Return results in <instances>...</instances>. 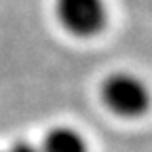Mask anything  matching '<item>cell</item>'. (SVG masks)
Wrapping results in <instances>:
<instances>
[{"label":"cell","mask_w":152,"mask_h":152,"mask_svg":"<svg viewBox=\"0 0 152 152\" xmlns=\"http://www.w3.org/2000/svg\"><path fill=\"white\" fill-rule=\"evenodd\" d=\"M57 15L70 32L91 36L104 25L107 10L103 0H57Z\"/></svg>","instance_id":"cell-2"},{"label":"cell","mask_w":152,"mask_h":152,"mask_svg":"<svg viewBox=\"0 0 152 152\" xmlns=\"http://www.w3.org/2000/svg\"><path fill=\"white\" fill-rule=\"evenodd\" d=\"M0 152H38V148H34L32 145H28V142H13V145H10L8 148H2Z\"/></svg>","instance_id":"cell-4"},{"label":"cell","mask_w":152,"mask_h":152,"mask_svg":"<svg viewBox=\"0 0 152 152\" xmlns=\"http://www.w3.org/2000/svg\"><path fill=\"white\" fill-rule=\"evenodd\" d=\"M104 103L122 116H137L148 104V91L137 76L114 74L103 86Z\"/></svg>","instance_id":"cell-1"},{"label":"cell","mask_w":152,"mask_h":152,"mask_svg":"<svg viewBox=\"0 0 152 152\" xmlns=\"http://www.w3.org/2000/svg\"><path fill=\"white\" fill-rule=\"evenodd\" d=\"M38 152H88L84 137L72 127H55L44 137Z\"/></svg>","instance_id":"cell-3"}]
</instances>
